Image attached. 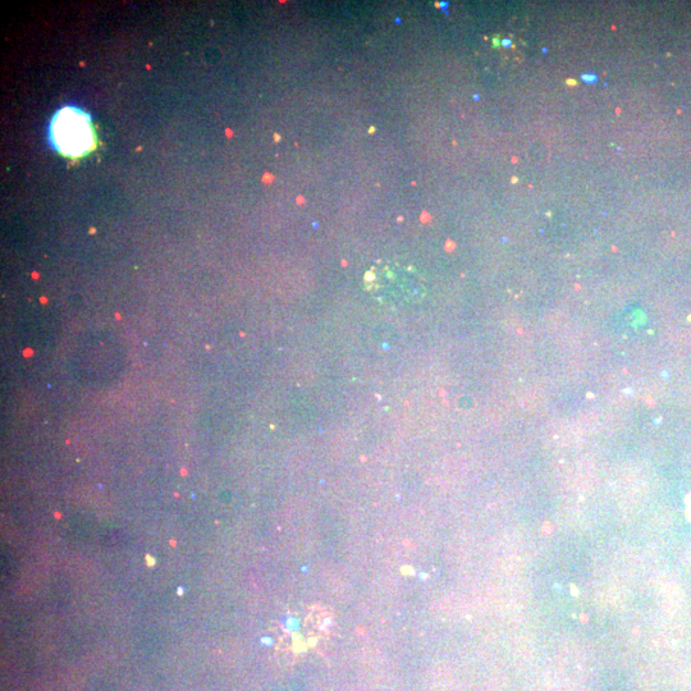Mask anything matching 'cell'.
I'll use <instances>...</instances> for the list:
<instances>
[{"label": "cell", "mask_w": 691, "mask_h": 691, "mask_svg": "<svg viewBox=\"0 0 691 691\" xmlns=\"http://www.w3.org/2000/svg\"><path fill=\"white\" fill-rule=\"evenodd\" d=\"M365 288L374 299L392 306L418 304L427 292L419 273L391 262L374 265L365 274Z\"/></svg>", "instance_id": "cell-1"}, {"label": "cell", "mask_w": 691, "mask_h": 691, "mask_svg": "<svg viewBox=\"0 0 691 691\" xmlns=\"http://www.w3.org/2000/svg\"><path fill=\"white\" fill-rule=\"evenodd\" d=\"M52 134L58 149L70 157H81L94 146L89 118L75 109L66 108L57 114Z\"/></svg>", "instance_id": "cell-2"}, {"label": "cell", "mask_w": 691, "mask_h": 691, "mask_svg": "<svg viewBox=\"0 0 691 691\" xmlns=\"http://www.w3.org/2000/svg\"><path fill=\"white\" fill-rule=\"evenodd\" d=\"M593 77H596V76H583V80L589 81V82L596 81L597 79H593Z\"/></svg>", "instance_id": "cell-3"}, {"label": "cell", "mask_w": 691, "mask_h": 691, "mask_svg": "<svg viewBox=\"0 0 691 691\" xmlns=\"http://www.w3.org/2000/svg\"><path fill=\"white\" fill-rule=\"evenodd\" d=\"M567 84L576 86V81L570 80L569 82H567Z\"/></svg>", "instance_id": "cell-4"}]
</instances>
